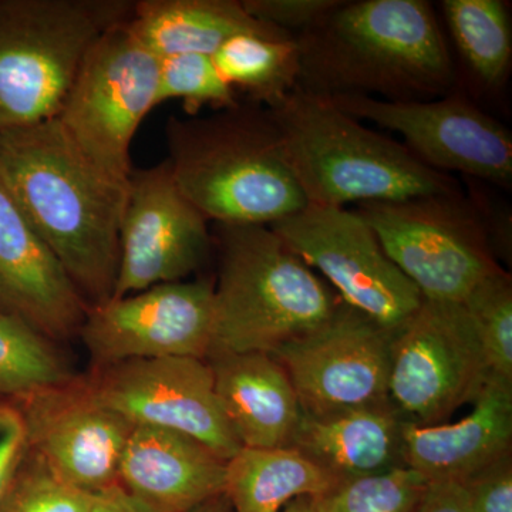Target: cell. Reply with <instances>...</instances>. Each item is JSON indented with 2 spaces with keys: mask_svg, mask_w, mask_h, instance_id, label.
<instances>
[{
  "mask_svg": "<svg viewBox=\"0 0 512 512\" xmlns=\"http://www.w3.org/2000/svg\"><path fill=\"white\" fill-rule=\"evenodd\" d=\"M282 512H315V498L299 497L286 505Z\"/></svg>",
  "mask_w": 512,
  "mask_h": 512,
  "instance_id": "obj_37",
  "label": "cell"
},
{
  "mask_svg": "<svg viewBox=\"0 0 512 512\" xmlns=\"http://www.w3.org/2000/svg\"><path fill=\"white\" fill-rule=\"evenodd\" d=\"M56 345L0 309V399H16L72 380L76 375Z\"/></svg>",
  "mask_w": 512,
  "mask_h": 512,
  "instance_id": "obj_26",
  "label": "cell"
},
{
  "mask_svg": "<svg viewBox=\"0 0 512 512\" xmlns=\"http://www.w3.org/2000/svg\"><path fill=\"white\" fill-rule=\"evenodd\" d=\"M339 481L293 447H242L227 461L232 512H282L299 497H320Z\"/></svg>",
  "mask_w": 512,
  "mask_h": 512,
  "instance_id": "obj_23",
  "label": "cell"
},
{
  "mask_svg": "<svg viewBox=\"0 0 512 512\" xmlns=\"http://www.w3.org/2000/svg\"><path fill=\"white\" fill-rule=\"evenodd\" d=\"M77 335L93 366L156 357L207 360L214 346V284L173 282L89 306Z\"/></svg>",
  "mask_w": 512,
  "mask_h": 512,
  "instance_id": "obj_14",
  "label": "cell"
},
{
  "mask_svg": "<svg viewBox=\"0 0 512 512\" xmlns=\"http://www.w3.org/2000/svg\"><path fill=\"white\" fill-rule=\"evenodd\" d=\"M94 494L57 478L29 451L0 500V512H90Z\"/></svg>",
  "mask_w": 512,
  "mask_h": 512,
  "instance_id": "obj_30",
  "label": "cell"
},
{
  "mask_svg": "<svg viewBox=\"0 0 512 512\" xmlns=\"http://www.w3.org/2000/svg\"><path fill=\"white\" fill-rule=\"evenodd\" d=\"M295 39L298 89L316 96L420 101L454 90L446 37L424 0H340Z\"/></svg>",
  "mask_w": 512,
  "mask_h": 512,
  "instance_id": "obj_2",
  "label": "cell"
},
{
  "mask_svg": "<svg viewBox=\"0 0 512 512\" xmlns=\"http://www.w3.org/2000/svg\"><path fill=\"white\" fill-rule=\"evenodd\" d=\"M429 487L412 468L340 481L315 498V512H413Z\"/></svg>",
  "mask_w": 512,
  "mask_h": 512,
  "instance_id": "obj_27",
  "label": "cell"
},
{
  "mask_svg": "<svg viewBox=\"0 0 512 512\" xmlns=\"http://www.w3.org/2000/svg\"><path fill=\"white\" fill-rule=\"evenodd\" d=\"M218 403L242 447H291L303 412L284 366L269 353L212 352Z\"/></svg>",
  "mask_w": 512,
  "mask_h": 512,
  "instance_id": "obj_20",
  "label": "cell"
},
{
  "mask_svg": "<svg viewBox=\"0 0 512 512\" xmlns=\"http://www.w3.org/2000/svg\"><path fill=\"white\" fill-rule=\"evenodd\" d=\"M165 136L175 183L207 221L269 227L308 205L268 107L171 117Z\"/></svg>",
  "mask_w": 512,
  "mask_h": 512,
  "instance_id": "obj_3",
  "label": "cell"
},
{
  "mask_svg": "<svg viewBox=\"0 0 512 512\" xmlns=\"http://www.w3.org/2000/svg\"><path fill=\"white\" fill-rule=\"evenodd\" d=\"M0 175L87 305L110 301L127 190L97 173L55 119L0 131Z\"/></svg>",
  "mask_w": 512,
  "mask_h": 512,
  "instance_id": "obj_1",
  "label": "cell"
},
{
  "mask_svg": "<svg viewBox=\"0 0 512 512\" xmlns=\"http://www.w3.org/2000/svg\"><path fill=\"white\" fill-rule=\"evenodd\" d=\"M393 330L340 302L328 322L271 353L284 366L306 416L389 403Z\"/></svg>",
  "mask_w": 512,
  "mask_h": 512,
  "instance_id": "obj_13",
  "label": "cell"
},
{
  "mask_svg": "<svg viewBox=\"0 0 512 512\" xmlns=\"http://www.w3.org/2000/svg\"><path fill=\"white\" fill-rule=\"evenodd\" d=\"M357 120L403 137L404 146L431 170L460 173L512 187V137L461 92L433 100L387 101L367 96L326 97Z\"/></svg>",
  "mask_w": 512,
  "mask_h": 512,
  "instance_id": "obj_11",
  "label": "cell"
},
{
  "mask_svg": "<svg viewBox=\"0 0 512 512\" xmlns=\"http://www.w3.org/2000/svg\"><path fill=\"white\" fill-rule=\"evenodd\" d=\"M444 19L471 76L485 89L507 80L512 33L503 0H444Z\"/></svg>",
  "mask_w": 512,
  "mask_h": 512,
  "instance_id": "obj_25",
  "label": "cell"
},
{
  "mask_svg": "<svg viewBox=\"0 0 512 512\" xmlns=\"http://www.w3.org/2000/svg\"><path fill=\"white\" fill-rule=\"evenodd\" d=\"M473 412L454 423L419 426L406 421L404 467L429 483L471 476L511 453L512 382L491 373Z\"/></svg>",
  "mask_w": 512,
  "mask_h": 512,
  "instance_id": "obj_19",
  "label": "cell"
},
{
  "mask_svg": "<svg viewBox=\"0 0 512 512\" xmlns=\"http://www.w3.org/2000/svg\"><path fill=\"white\" fill-rule=\"evenodd\" d=\"M211 241L208 221L178 188L167 160L133 170L111 299L185 281L204 264Z\"/></svg>",
  "mask_w": 512,
  "mask_h": 512,
  "instance_id": "obj_15",
  "label": "cell"
},
{
  "mask_svg": "<svg viewBox=\"0 0 512 512\" xmlns=\"http://www.w3.org/2000/svg\"><path fill=\"white\" fill-rule=\"evenodd\" d=\"M26 453L28 439L18 407L0 399V500Z\"/></svg>",
  "mask_w": 512,
  "mask_h": 512,
  "instance_id": "obj_33",
  "label": "cell"
},
{
  "mask_svg": "<svg viewBox=\"0 0 512 512\" xmlns=\"http://www.w3.org/2000/svg\"><path fill=\"white\" fill-rule=\"evenodd\" d=\"M470 512H512V454L464 481Z\"/></svg>",
  "mask_w": 512,
  "mask_h": 512,
  "instance_id": "obj_32",
  "label": "cell"
},
{
  "mask_svg": "<svg viewBox=\"0 0 512 512\" xmlns=\"http://www.w3.org/2000/svg\"><path fill=\"white\" fill-rule=\"evenodd\" d=\"M190 512H232V508L227 495L222 494L220 497L212 498V500L200 505V507L194 508Z\"/></svg>",
  "mask_w": 512,
  "mask_h": 512,
  "instance_id": "obj_36",
  "label": "cell"
},
{
  "mask_svg": "<svg viewBox=\"0 0 512 512\" xmlns=\"http://www.w3.org/2000/svg\"><path fill=\"white\" fill-rule=\"evenodd\" d=\"M269 228L328 279L340 301L383 328L396 332L424 301L356 210L308 204Z\"/></svg>",
  "mask_w": 512,
  "mask_h": 512,
  "instance_id": "obj_10",
  "label": "cell"
},
{
  "mask_svg": "<svg viewBox=\"0 0 512 512\" xmlns=\"http://www.w3.org/2000/svg\"><path fill=\"white\" fill-rule=\"evenodd\" d=\"M128 26L158 59L212 56L242 33H285L249 16L242 0H141Z\"/></svg>",
  "mask_w": 512,
  "mask_h": 512,
  "instance_id": "obj_22",
  "label": "cell"
},
{
  "mask_svg": "<svg viewBox=\"0 0 512 512\" xmlns=\"http://www.w3.org/2000/svg\"><path fill=\"white\" fill-rule=\"evenodd\" d=\"M268 109L308 204L346 207L461 190L450 175L431 170L404 144L326 97L295 89Z\"/></svg>",
  "mask_w": 512,
  "mask_h": 512,
  "instance_id": "obj_4",
  "label": "cell"
},
{
  "mask_svg": "<svg viewBox=\"0 0 512 512\" xmlns=\"http://www.w3.org/2000/svg\"><path fill=\"white\" fill-rule=\"evenodd\" d=\"M128 20L94 43L55 117L74 150L124 190L133 173L131 143L157 107L160 73V59L134 36Z\"/></svg>",
  "mask_w": 512,
  "mask_h": 512,
  "instance_id": "obj_7",
  "label": "cell"
},
{
  "mask_svg": "<svg viewBox=\"0 0 512 512\" xmlns=\"http://www.w3.org/2000/svg\"><path fill=\"white\" fill-rule=\"evenodd\" d=\"M413 512H470L466 487L458 481H433Z\"/></svg>",
  "mask_w": 512,
  "mask_h": 512,
  "instance_id": "obj_34",
  "label": "cell"
},
{
  "mask_svg": "<svg viewBox=\"0 0 512 512\" xmlns=\"http://www.w3.org/2000/svg\"><path fill=\"white\" fill-rule=\"evenodd\" d=\"M90 512H153L117 483L94 494Z\"/></svg>",
  "mask_w": 512,
  "mask_h": 512,
  "instance_id": "obj_35",
  "label": "cell"
},
{
  "mask_svg": "<svg viewBox=\"0 0 512 512\" xmlns=\"http://www.w3.org/2000/svg\"><path fill=\"white\" fill-rule=\"evenodd\" d=\"M215 225L220 269L211 353L271 355L332 318L338 293L271 228Z\"/></svg>",
  "mask_w": 512,
  "mask_h": 512,
  "instance_id": "obj_5",
  "label": "cell"
},
{
  "mask_svg": "<svg viewBox=\"0 0 512 512\" xmlns=\"http://www.w3.org/2000/svg\"><path fill=\"white\" fill-rule=\"evenodd\" d=\"M133 9L127 0H0V131L55 119L89 50Z\"/></svg>",
  "mask_w": 512,
  "mask_h": 512,
  "instance_id": "obj_6",
  "label": "cell"
},
{
  "mask_svg": "<svg viewBox=\"0 0 512 512\" xmlns=\"http://www.w3.org/2000/svg\"><path fill=\"white\" fill-rule=\"evenodd\" d=\"M404 424L390 402L329 416L303 414L291 447L339 483L376 476L404 467Z\"/></svg>",
  "mask_w": 512,
  "mask_h": 512,
  "instance_id": "obj_21",
  "label": "cell"
},
{
  "mask_svg": "<svg viewBox=\"0 0 512 512\" xmlns=\"http://www.w3.org/2000/svg\"><path fill=\"white\" fill-rule=\"evenodd\" d=\"M218 72L251 103L272 107L299 87V52L292 33H242L212 55Z\"/></svg>",
  "mask_w": 512,
  "mask_h": 512,
  "instance_id": "obj_24",
  "label": "cell"
},
{
  "mask_svg": "<svg viewBox=\"0 0 512 512\" xmlns=\"http://www.w3.org/2000/svg\"><path fill=\"white\" fill-rule=\"evenodd\" d=\"M0 309L52 342L79 333L87 305L0 175Z\"/></svg>",
  "mask_w": 512,
  "mask_h": 512,
  "instance_id": "obj_17",
  "label": "cell"
},
{
  "mask_svg": "<svg viewBox=\"0 0 512 512\" xmlns=\"http://www.w3.org/2000/svg\"><path fill=\"white\" fill-rule=\"evenodd\" d=\"M476 322L493 375L512 382V284L500 268L487 276L463 302Z\"/></svg>",
  "mask_w": 512,
  "mask_h": 512,
  "instance_id": "obj_29",
  "label": "cell"
},
{
  "mask_svg": "<svg viewBox=\"0 0 512 512\" xmlns=\"http://www.w3.org/2000/svg\"><path fill=\"white\" fill-rule=\"evenodd\" d=\"M490 375L476 322L463 303L424 299L394 332L389 400L409 423H446L476 402Z\"/></svg>",
  "mask_w": 512,
  "mask_h": 512,
  "instance_id": "obj_9",
  "label": "cell"
},
{
  "mask_svg": "<svg viewBox=\"0 0 512 512\" xmlns=\"http://www.w3.org/2000/svg\"><path fill=\"white\" fill-rule=\"evenodd\" d=\"M180 100L187 116L204 106L225 110L237 106L238 93L218 72L212 56L177 55L160 59L156 106Z\"/></svg>",
  "mask_w": 512,
  "mask_h": 512,
  "instance_id": "obj_28",
  "label": "cell"
},
{
  "mask_svg": "<svg viewBox=\"0 0 512 512\" xmlns=\"http://www.w3.org/2000/svg\"><path fill=\"white\" fill-rule=\"evenodd\" d=\"M29 451L64 483L96 494L119 483L133 426L93 396L83 376L12 399Z\"/></svg>",
  "mask_w": 512,
  "mask_h": 512,
  "instance_id": "obj_16",
  "label": "cell"
},
{
  "mask_svg": "<svg viewBox=\"0 0 512 512\" xmlns=\"http://www.w3.org/2000/svg\"><path fill=\"white\" fill-rule=\"evenodd\" d=\"M83 379L103 406L133 427H157L187 434L227 461L242 448L218 403L207 360H124L93 366Z\"/></svg>",
  "mask_w": 512,
  "mask_h": 512,
  "instance_id": "obj_12",
  "label": "cell"
},
{
  "mask_svg": "<svg viewBox=\"0 0 512 512\" xmlns=\"http://www.w3.org/2000/svg\"><path fill=\"white\" fill-rule=\"evenodd\" d=\"M227 460L178 431L136 426L121 454L119 484L153 512H190L225 494Z\"/></svg>",
  "mask_w": 512,
  "mask_h": 512,
  "instance_id": "obj_18",
  "label": "cell"
},
{
  "mask_svg": "<svg viewBox=\"0 0 512 512\" xmlns=\"http://www.w3.org/2000/svg\"><path fill=\"white\" fill-rule=\"evenodd\" d=\"M356 211L427 301L463 303L501 268L476 205L463 190L370 202Z\"/></svg>",
  "mask_w": 512,
  "mask_h": 512,
  "instance_id": "obj_8",
  "label": "cell"
},
{
  "mask_svg": "<svg viewBox=\"0 0 512 512\" xmlns=\"http://www.w3.org/2000/svg\"><path fill=\"white\" fill-rule=\"evenodd\" d=\"M340 0H242L248 15L293 36L325 18Z\"/></svg>",
  "mask_w": 512,
  "mask_h": 512,
  "instance_id": "obj_31",
  "label": "cell"
}]
</instances>
